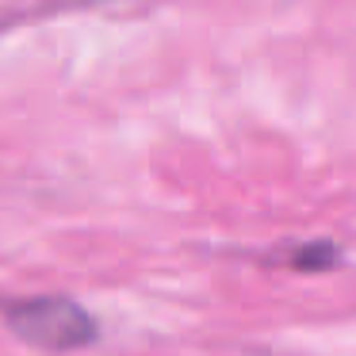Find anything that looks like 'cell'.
I'll return each instance as SVG.
<instances>
[{
    "instance_id": "1",
    "label": "cell",
    "mask_w": 356,
    "mask_h": 356,
    "mask_svg": "<svg viewBox=\"0 0 356 356\" xmlns=\"http://www.w3.org/2000/svg\"><path fill=\"white\" fill-rule=\"evenodd\" d=\"M4 322L27 345L47 348V353H73L96 341V322L85 307L62 295H39V299L12 302L4 310Z\"/></svg>"
}]
</instances>
